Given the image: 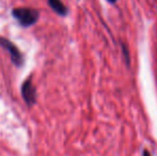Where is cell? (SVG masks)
<instances>
[{
  "mask_svg": "<svg viewBox=\"0 0 157 156\" xmlns=\"http://www.w3.org/2000/svg\"><path fill=\"white\" fill-rule=\"evenodd\" d=\"M12 16L21 27L28 28L37 23L40 12L33 8H16L13 9Z\"/></svg>",
  "mask_w": 157,
  "mask_h": 156,
  "instance_id": "obj_1",
  "label": "cell"
},
{
  "mask_svg": "<svg viewBox=\"0 0 157 156\" xmlns=\"http://www.w3.org/2000/svg\"><path fill=\"white\" fill-rule=\"evenodd\" d=\"M0 46L6 50L10 55V58L12 63L17 67H21L24 64V56L15 44H13L10 40L6 38H0Z\"/></svg>",
  "mask_w": 157,
  "mask_h": 156,
  "instance_id": "obj_2",
  "label": "cell"
},
{
  "mask_svg": "<svg viewBox=\"0 0 157 156\" xmlns=\"http://www.w3.org/2000/svg\"><path fill=\"white\" fill-rule=\"evenodd\" d=\"M21 96L29 107H32L36 102V89L32 83L31 77L27 78L21 85Z\"/></svg>",
  "mask_w": 157,
  "mask_h": 156,
  "instance_id": "obj_3",
  "label": "cell"
},
{
  "mask_svg": "<svg viewBox=\"0 0 157 156\" xmlns=\"http://www.w3.org/2000/svg\"><path fill=\"white\" fill-rule=\"evenodd\" d=\"M47 3L52 8V10L58 15H60V16H66L67 15L68 10L61 0H47Z\"/></svg>",
  "mask_w": 157,
  "mask_h": 156,
  "instance_id": "obj_4",
  "label": "cell"
},
{
  "mask_svg": "<svg viewBox=\"0 0 157 156\" xmlns=\"http://www.w3.org/2000/svg\"><path fill=\"white\" fill-rule=\"evenodd\" d=\"M123 52H124V56H125V60L127 62V64L129 63V56H128V52H127V49H126L125 46H123Z\"/></svg>",
  "mask_w": 157,
  "mask_h": 156,
  "instance_id": "obj_5",
  "label": "cell"
},
{
  "mask_svg": "<svg viewBox=\"0 0 157 156\" xmlns=\"http://www.w3.org/2000/svg\"><path fill=\"white\" fill-rule=\"evenodd\" d=\"M142 156H152L151 153L149 152V151L145 149V150H143V153H142Z\"/></svg>",
  "mask_w": 157,
  "mask_h": 156,
  "instance_id": "obj_6",
  "label": "cell"
},
{
  "mask_svg": "<svg viewBox=\"0 0 157 156\" xmlns=\"http://www.w3.org/2000/svg\"><path fill=\"white\" fill-rule=\"evenodd\" d=\"M107 1L111 2V3H114V2H116V1H117V0H107Z\"/></svg>",
  "mask_w": 157,
  "mask_h": 156,
  "instance_id": "obj_7",
  "label": "cell"
}]
</instances>
